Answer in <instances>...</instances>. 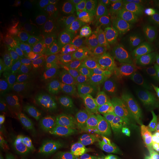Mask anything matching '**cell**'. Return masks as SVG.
I'll return each mask as SVG.
<instances>
[{"instance_id": "cell-1", "label": "cell", "mask_w": 159, "mask_h": 159, "mask_svg": "<svg viewBox=\"0 0 159 159\" xmlns=\"http://www.w3.org/2000/svg\"><path fill=\"white\" fill-rule=\"evenodd\" d=\"M148 65L138 47L122 43L116 53L102 69L105 84L110 90L130 84H141Z\"/></svg>"}, {"instance_id": "cell-8", "label": "cell", "mask_w": 159, "mask_h": 159, "mask_svg": "<svg viewBox=\"0 0 159 159\" xmlns=\"http://www.w3.org/2000/svg\"><path fill=\"white\" fill-rule=\"evenodd\" d=\"M76 89L77 87L62 77H49L41 93L52 104L66 106Z\"/></svg>"}, {"instance_id": "cell-15", "label": "cell", "mask_w": 159, "mask_h": 159, "mask_svg": "<svg viewBox=\"0 0 159 159\" xmlns=\"http://www.w3.org/2000/svg\"><path fill=\"white\" fill-rule=\"evenodd\" d=\"M111 139L110 136L105 135L90 134L79 128L69 137L66 144L74 147L80 152H83L98 146Z\"/></svg>"}, {"instance_id": "cell-21", "label": "cell", "mask_w": 159, "mask_h": 159, "mask_svg": "<svg viewBox=\"0 0 159 159\" xmlns=\"http://www.w3.org/2000/svg\"><path fill=\"white\" fill-rule=\"evenodd\" d=\"M52 154L54 159H80V152L74 147L63 142L52 145Z\"/></svg>"}, {"instance_id": "cell-11", "label": "cell", "mask_w": 159, "mask_h": 159, "mask_svg": "<svg viewBox=\"0 0 159 159\" xmlns=\"http://www.w3.org/2000/svg\"><path fill=\"white\" fill-rule=\"evenodd\" d=\"M149 136L145 135L131 136L122 139L115 148V158H144L148 156Z\"/></svg>"}, {"instance_id": "cell-30", "label": "cell", "mask_w": 159, "mask_h": 159, "mask_svg": "<svg viewBox=\"0 0 159 159\" xmlns=\"http://www.w3.org/2000/svg\"><path fill=\"white\" fill-rule=\"evenodd\" d=\"M115 159H144V158H140V157H134V158H115Z\"/></svg>"}, {"instance_id": "cell-14", "label": "cell", "mask_w": 159, "mask_h": 159, "mask_svg": "<svg viewBox=\"0 0 159 159\" xmlns=\"http://www.w3.org/2000/svg\"><path fill=\"white\" fill-rule=\"evenodd\" d=\"M20 129L27 139L33 152V158L49 147V142L33 120L25 117H19Z\"/></svg>"}, {"instance_id": "cell-4", "label": "cell", "mask_w": 159, "mask_h": 159, "mask_svg": "<svg viewBox=\"0 0 159 159\" xmlns=\"http://www.w3.org/2000/svg\"><path fill=\"white\" fill-rule=\"evenodd\" d=\"M153 122L145 111L143 99H139L131 108L117 118L113 138L119 139L139 136L152 128Z\"/></svg>"}, {"instance_id": "cell-22", "label": "cell", "mask_w": 159, "mask_h": 159, "mask_svg": "<svg viewBox=\"0 0 159 159\" xmlns=\"http://www.w3.org/2000/svg\"><path fill=\"white\" fill-rule=\"evenodd\" d=\"M142 55L147 65L159 70V41H154L145 46Z\"/></svg>"}, {"instance_id": "cell-10", "label": "cell", "mask_w": 159, "mask_h": 159, "mask_svg": "<svg viewBox=\"0 0 159 159\" xmlns=\"http://www.w3.org/2000/svg\"><path fill=\"white\" fill-rule=\"evenodd\" d=\"M108 98L106 92L102 89L77 88L66 106L80 118L97 104Z\"/></svg>"}, {"instance_id": "cell-17", "label": "cell", "mask_w": 159, "mask_h": 159, "mask_svg": "<svg viewBox=\"0 0 159 159\" xmlns=\"http://www.w3.org/2000/svg\"><path fill=\"white\" fill-rule=\"evenodd\" d=\"M49 76L42 69H33L27 68L21 74V85L30 90L42 89L43 85Z\"/></svg>"}, {"instance_id": "cell-18", "label": "cell", "mask_w": 159, "mask_h": 159, "mask_svg": "<svg viewBox=\"0 0 159 159\" xmlns=\"http://www.w3.org/2000/svg\"><path fill=\"white\" fill-rule=\"evenodd\" d=\"M117 141L116 139L111 138L110 140L98 146L80 152V159H110L113 153L114 154L115 148L119 142Z\"/></svg>"}, {"instance_id": "cell-12", "label": "cell", "mask_w": 159, "mask_h": 159, "mask_svg": "<svg viewBox=\"0 0 159 159\" xmlns=\"http://www.w3.org/2000/svg\"><path fill=\"white\" fill-rule=\"evenodd\" d=\"M123 10L122 0H101L91 10V17L99 27H107Z\"/></svg>"}, {"instance_id": "cell-29", "label": "cell", "mask_w": 159, "mask_h": 159, "mask_svg": "<svg viewBox=\"0 0 159 159\" xmlns=\"http://www.w3.org/2000/svg\"><path fill=\"white\" fill-rule=\"evenodd\" d=\"M0 159H11L7 149L3 146H1L0 148Z\"/></svg>"}, {"instance_id": "cell-6", "label": "cell", "mask_w": 159, "mask_h": 159, "mask_svg": "<svg viewBox=\"0 0 159 159\" xmlns=\"http://www.w3.org/2000/svg\"><path fill=\"white\" fill-rule=\"evenodd\" d=\"M116 120L117 116L108 98L80 118V128L90 134L110 136L114 133Z\"/></svg>"}, {"instance_id": "cell-27", "label": "cell", "mask_w": 159, "mask_h": 159, "mask_svg": "<svg viewBox=\"0 0 159 159\" xmlns=\"http://www.w3.org/2000/svg\"><path fill=\"white\" fill-rule=\"evenodd\" d=\"M151 136H159V116L154 121L151 128Z\"/></svg>"}, {"instance_id": "cell-28", "label": "cell", "mask_w": 159, "mask_h": 159, "mask_svg": "<svg viewBox=\"0 0 159 159\" xmlns=\"http://www.w3.org/2000/svg\"><path fill=\"white\" fill-rule=\"evenodd\" d=\"M152 26L155 30L159 33V7L154 14L153 19H152Z\"/></svg>"}, {"instance_id": "cell-19", "label": "cell", "mask_w": 159, "mask_h": 159, "mask_svg": "<svg viewBox=\"0 0 159 159\" xmlns=\"http://www.w3.org/2000/svg\"><path fill=\"white\" fill-rule=\"evenodd\" d=\"M33 122L35 123L38 128L41 130V132L47 139L49 144L55 145L63 142L61 136H60L58 130H57L54 125L49 122V119L44 115L43 114L41 116L36 117L33 119Z\"/></svg>"}, {"instance_id": "cell-20", "label": "cell", "mask_w": 159, "mask_h": 159, "mask_svg": "<svg viewBox=\"0 0 159 159\" xmlns=\"http://www.w3.org/2000/svg\"><path fill=\"white\" fill-rule=\"evenodd\" d=\"M58 15L63 21L69 23H77L82 19V10L76 3L66 2L58 7Z\"/></svg>"}, {"instance_id": "cell-24", "label": "cell", "mask_w": 159, "mask_h": 159, "mask_svg": "<svg viewBox=\"0 0 159 159\" xmlns=\"http://www.w3.org/2000/svg\"><path fill=\"white\" fill-rule=\"evenodd\" d=\"M148 152L150 156L159 159V136H152L150 135L148 141Z\"/></svg>"}, {"instance_id": "cell-26", "label": "cell", "mask_w": 159, "mask_h": 159, "mask_svg": "<svg viewBox=\"0 0 159 159\" xmlns=\"http://www.w3.org/2000/svg\"><path fill=\"white\" fill-rule=\"evenodd\" d=\"M33 159H54L52 154V145L47 147L44 150L38 154Z\"/></svg>"}, {"instance_id": "cell-3", "label": "cell", "mask_w": 159, "mask_h": 159, "mask_svg": "<svg viewBox=\"0 0 159 159\" xmlns=\"http://www.w3.org/2000/svg\"><path fill=\"white\" fill-rule=\"evenodd\" d=\"M57 69L62 77L80 88L99 89V75L89 62L75 56H65L59 60Z\"/></svg>"}, {"instance_id": "cell-5", "label": "cell", "mask_w": 159, "mask_h": 159, "mask_svg": "<svg viewBox=\"0 0 159 159\" xmlns=\"http://www.w3.org/2000/svg\"><path fill=\"white\" fill-rule=\"evenodd\" d=\"M107 27L118 35L122 43L139 47L144 42L147 25L141 13L123 11Z\"/></svg>"}, {"instance_id": "cell-23", "label": "cell", "mask_w": 159, "mask_h": 159, "mask_svg": "<svg viewBox=\"0 0 159 159\" xmlns=\"http://www.w3.org/2000/svg\"><path fill=\"white\" fill-rule=\"evenodd\" d=\"M124 11L141 13L146 2L143 0H122Z\"/></svg>"}, {"instance_id": "cell-2", "label": "cell", "mask_w": 159, "mask_h": 159, "mask_svg": "<svg viewBox=\"0 0 159 159\" xmlns=\"http://www.w3.org/2000/svg\"><path fill=\"white\" fill-rule=\"evenodd\" d=\"M122 43L115 32L99 27L89 32L85 41L86 52L93 63L102 69L110 62Z\"/></svg>"}, {"instance_id": "cell-16", "label": "cell", "mask_w": 159, "mask_h": 159, "mask_svg": "<svg viewBox=\"0 0 159 159\" xmlns=\"http://www.w3.org/2000/svg\"><path fill=\"white\" fill-rule=\"evenodd\" d=\"M143 105L151 120L159 116V76L150 81L145 89Z\"/></svg>"}, {"instance_id": "cell-25", "label": "cell", "mask_w": 159, "mask_h": 159, "mask_svg": "<svg viewBox=\"0 0 159 159\" xmlns=\"http://www.w3.org/2000/svg\"><path fill=\"white\" fill-rule=\"evenodd\" d=\"M52 3L49 1H43L38 5L36 7V14L43 16L50 13L52 10Z\"/></svg>"}, {"instance_id": "cell-13", "label": "cell", "mask_w": 159, "mask_h": 159, "mask_svg": "<svg viewBox=\"0 0 159 159\" xmlns=\"http://www.w3.org/2000/svg\"><path fill=\"white\" fill-rule=\"evenodd\" d=\"M7 150L11 159H33V152L20 128H13L7 139Z\"/></svg>"}, {"instance_id": "cell-9", "label": "cell", "mask_w": 159, "mask_h": 159, "mask_svg": "<svg viewBox=\"0 0 159 159\" xmlns=\"http://www.w3.org/2000/svg\"><path fill=\"white\" fill-rule=\"evenodd\" d=\"M142 92L141 84H130L111 90L108 100L117 118L126 112L140 99Z\"/></svg>"}, {"instance_id": "cell-7", "label": "cell", "mask_w": 159, "mask_h": 159, "mask_svg": "<svg viewBox=\"0 0 159 159\" xmlns=\"http://www.w3.org/2000/svg\"><path fill=\"white\" fill-rule=\"evenodd\" d=\"M47 100L41 92H33L23 85H18L9 97V105L19 117L33 120L43 114Z\"/></svg>"}]
</instances>
